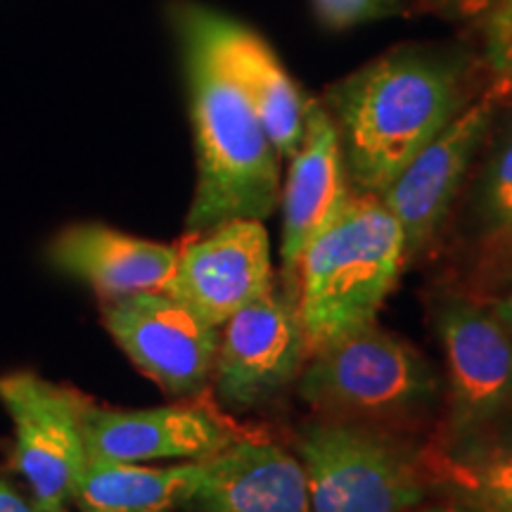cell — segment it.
<instances>
[{
	"label": "cell",
	"instance_id": "cell-4",
	"mask_svg": "<svg viewBox=\"0 0 512 512\" xmlns=\"http://www.w3.org/2000/svg\"><path fill=\"white\" fill-rule=\"evenodd\" d=\"M297 384L323 418L356 422L406 418L430 406L439 389L427 358L377 323L313 351Z\"/></svg>",
	"mask_w": 512,
	"mask_h": 512
},
{
	"label": "cell",
	"instance_id": "cell-22",
	"mask_svg": "<svg viewBox=\"0 0 512 512\" xmlns=\"http://www.w3.org/2000/svg\"><path fill=\"white\" fill-rule=\"evenodd\" d=\"M0 512H48L31 496V491L19 489L10 479H0Z\"/></svg>",
	"mask_w": 512,
	"mask_h": 512
},
{
	"label": "cell",
	"instance_id": "cell-18",
	"mask_svg": "<svg viewBox=\"0 0 512 512\" xmlns=\"http://www.w3.org/2000/svg\"><path fill=\"white\" fill-rule=\"evenodd\" d=\"M430 482L489 512H512V432L451 437L420 453Z\"/></svg>",
	"mask_w": 512,
	"mask_h": 512
},
{
	"label": "cell",
	"instance_id": "cell-23",
	"mask_svg": "<svg viewBox=\"0 0 512 512\" xmlns=\"http://www.w3.org/2000/svg\"><path fill=\"white\" fill-rule=\"evenodd\" d=\"M434 3H439L444 10L460 12L465 17H477L486 8L489 0H434Z\"/></svg>",
	"mask_w": 512,
	"mask_h": 512
},
{
	"label": "cell",
	"instance_id": "cell-9",
	"mask_svg": "<svg viewBox=\"0 0 512 512\" xmlns=\"http://www.w3.org/2000/svg\"><path fill=\"white\" fill-rule=\"evenodd\" d=\"M105 330L140 373L176 399L207 389L219 349V330L209 328L166 292H138L100 304Z\"/></svg>",
	"mask_w": 512,
	"mask_h": 512
},
{
	"label": "cell",
	"instance_id": "cell-7",
	"mask_svg": "<svg viewBox=\"0 0 512 512\" xmlns=\"http://www.w3.org/2000/svg\"><path fill=\"white\" fill-rule=\"evenodd\" d=\"M309 349L294 294L268 287L219 330L216 399L230 411H252L278 399L302 375Z\"/></svg>",
	"mask_w": 512,
	"mask_h": 512
},
{
	"label": "cell",
	"instance_id": "cell-3",
	"mask_svg": "<svg viewBox=\"0 0 512 512\" xmlns=\"http://www.w3.org/2000/svg\"><path fill=\"white\" fill-rule=\"evenodd\" d=\"M403 264L399 221L380 195L354 190L337 221L304 249L292 273L309 356L377 323Z\"/></svg>",
	"mask_w": 512,
	"mask_h": 512
},
{
	"label": "cell",
	"instance_id": "cell-6",
	"mask_svg": "<svg viewBox=\"0 0 512 512\" xmlns=\"http://www.w3.org/2000/svg\"><path fill=\"white\" fill-rule=\"evenodd\" d=\"M83 396L36 373L0 377V403L15 430L12 465L48 512H72L88 463L81 432Z\"/></svg>",
	"mask_w": 512,
	"mask_h": 512
},
{
	"label": "cell",
	"instance_id": "cell-15",
	"mask_svg": "<svg viewBox=\"0 0 512 512\" xmlns=\"http://www.w3.org/2000/svg\"><path fill=\"white\" fill-rule=\"evenodd\" d=\"M190 512H311L309 479L299 456L247 434L202 460Z\"/></svg>",
	"mask_w": 512,
	"mask_h": 512
},
{
	"label": "cell",
	"instance_id": "cell-21",
	"mask_svg": "<svg viewBox=\"0 0 512 512\" xmlns=\"http://www.w3.org/2000/svg\"><path fill=\"white\" fill-rule=\"evenodd\" d=\"M408 3L411 0H311L320 24L332 31H347L380 19L406 15Z\"/></svg>",
	"mask_w": 512,
	"mask_h": 512
},
{
	"label": "cell",
	"instance_id": "cell-10",
	"mask_svg": "<svg viewBox=\"0 0 512 512\" xmlns=\"http://www.w3.org/2000/svg\"><path fill=\"white\" fill-rule=\"evenodd\" d=\"M271 285V242L264 221L230 219L188 233L178 245L176 268L162 292L209 328L221 330L230 316Z\"/></svg>",
	"mask_w": 512,
	"mask_h": 512
},
{
	"label": "cell",
	"instance_id": "cell-26",
	"mask_svg": "<svg viewBox=\"0 0 512 512\" xmlns=\"http://www.w3.org/2000/svg\"><path fill=\"white\" fill-rule=\"evenodd\" d=\"M411 512H448V508H422V510H411Z\"/></svg>",
	"mask_w": 512,
	"mask_h": 512
},
{
	"label": "cell",
	"instance_id": "cell-25",
	"mask_svg": "<svg viewBox=\"0 0 512 512\" xmlns=\"http://www.w3.org/2000/svg\"><path fill=\"white\" fill-rule=\"evenodd\" d=\"M448 512H489V510H484V508H477V505H470V503H456V505H451V508H448Z\"/></svg>",
	"mask_w": 512,
	"mask_h": 512
},
{
	"label": "cell",
	"instance_id": "cell-27",
	"mask_svg": "<svg viewBox=\"0 0 512 512\" xmlns=\"http://www.w3.org/2000/svg\"><path fill=\"white\" fill-rule=\"evenodd\" d=\"M508 242H510V245H512V235H510V238H508Z\"/></svg>",
	"mask_w": 512,
	"mask_h": 512
},
{
	"label": "cell",
	"instance_id": "cell-17",
	"mask_svg": "<svg viewBox=\"0 0 512 512\" xmlns=\"http://www.w3.org/2000/svg\"><path fill=\"white\" fill-rule=\"evenodd\" d=\"M202 477V460L150 467L145 463H86L74 491L76 512L185 510Z\"/></svg>",
	"mask_w": 512,
	"mask_h": 512
},
{
	"label": "cell",
	"instance_id": "cell-12",
	"mask_svg": "<svg viewBox=\"0 0 512 512\" xmlns=\"http://www.w3.org/2000/svg\"><path fill=\"white\" fill-rule=\"evenodd\" d=\"M174 29L195 36L240 88L264 124L280 157L299 150L306 131V100L275 50L238 19L197 3L171 8Z\"/></svg>",
	"mask_w": 512,
	"mask_h": 512
},
{
	"label": "cell",
	"instance_id": "cell-16",
	"mask_svg": "<svg viewBox=\"0 0 512 512\" xmlns=\"http://www.w3.org/2000/svg\"><path fill=\"white\" fill-rule=\"evenodd\" d=\"M48 259L105 302L164 290L176 268L178 245L136 238L105 223H74L53 240Z\"/></svg>",
	"mask_w": 512,
	"mask_h": 512
},
{
	"label": "cell",
	"instance_id": "cell-2",
	"mask_svg": "<svg viewBox=\"0 0 512 512\" xmlns=\"http://www.w3.org/2000/svg\"><path fill=\"white\" fill-rule=\"evenodd\" d=\"M195 136L197 183L185 219L200 233L230 219H271L280 204V152L245 95L209 50L178 31Z\"/></svg>",
	"mask_w": 512,
	"mask_h": 512
},
{
	"label": "cell",
	"instance_id": "cell-5",
	"mask_svg": "<svg viewBox=\"0 0 512 512\" xmlns=\"http://www.w3.org/2000/svg\"><path fill=\"white\" fill-rule=\"evenodd\" d=\"M294 444L311 512H411L425 498L420 453L368 422L320 415L299 427Z\"/></svg>",
	"mask_w": 512,
	"mask_h": 512
},
{
	"label": "cell",
	"instance_id": "cell-11",
	"mask_svg": "<svg viewBox=\"0 0 512 512\" xmlns=\"http://www.w3.org/2000/svg\"><path fill=\"white\" fill-rule=\"evenodd\" d=\"M501 91L491 86L430 140L382 192V202L399 221L406 259L437 238L472 164L489 138Z\"/></svg>",
	"mask_w": 512,
	"mask_h": 512
},
{
	"label": "cell",
	"instance_id": "cell-8",
	"mask_svg": "<svg viewBox=\"0 0 512 512\" xmlns=\"http://www.w3.org/2000/svg\"><path fill=\"white\" fill-rule=\"evenodd\" d=\"M81 432L88 463L204 460L252 434L204 392L143 411L102 408L83 396Z\"/></svg>",
	"mask_w": 512,
	"mask_h": 512
},
{
	"label": "cell",
	"instance_id": "cell-20",
	"mask_svg": "<svg viewBox=\"0 0 512 512\" xmlns=\"http://www.w3.org/2000/svg\"><path fill=\"white\" fill-rule=\"evenodd\" d=\"M477 29L482 38V62L494 76V86L505 93L512 88V0H489L479 12Z\"/></svg>",
	"mask_w": 512,
	"mask_h": 512
},
{
	"label": "cell",
	"instance_id": "cell-14",
	"mask_svg": "<svg viewBox=\"0 0 512 512\" xmlns=\"http://www.w3.org/2000/svg\"><path fill=\"white\" fill-rule=\"evenodd\" d=\"M351 195L354 185L344 164L335 119L323 100L309 98L304 140L290 157V171L278 204L283 209L280 256L287 278H292L304 249L337 221Z\"/></svg>",
	"mask_w": 512,
	"mask_h": 512
},
{
	"label": "cell",
	"instance_id": "cell-1",
	"mask_svg": "<svg viewBox=\"0 0 512 512\" xmlns=\"http://www.w3.org/2000/svg\"><path fill=\"white\" fill-rule=\"evenodd\" d=\"M477 64L456 48L401 46L325 91L349 181L382 195L408 162L475 100Z\"/></svg>",
	"mask_w": 512,
	"mask_h": 512
},
{
	"label": "cell",
	"instance_id": "cell-19",
	"mask_svg": "<svg viewBox=\"0 0 512 512\" xmlns=\"http://www.w3.org/2000/svg\"><path fill=\"white\" fill-rule=\"evenodd\" d=\"M475 214L489 238L512 235V121L496 140L475 188Z\"/></svg>",
	"mask_w": 512,
	"mask_h": 512
},
{
	"label": "cell",
	"instance_id": "cell-24",
	"mask_svg": "<svg viewBox=\"0 0 512 512\" xmlns=\"http://www.w3.org/2000/svg\"><path fill=\"white\" fill-rule=\"evenodd\" d=\"M491 313H494L498 323L503 325L505 330H508V335L512 337V292L505 294V297L496 299L494 304H491Z\"/></svg>",
	"mask_w": 512,
	"mask_h": 512
},
{
	"label": "cell",
	"instance_id": "cell-13",
	"mask_svg": "<svg viewBox=\"0 0 512 512\" xmlns=\"http://www.w3.org/2000/svg\"><path fill=\"white\" fill-rule=\"evenodd\" d=\"M437 330L448 368L451 434L484 430L512 406V337L494 313L463 297L441 299Z\"/></svg>",
	"mask_w": 512,
	"mask_h": 512
}]
</instances>
